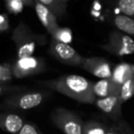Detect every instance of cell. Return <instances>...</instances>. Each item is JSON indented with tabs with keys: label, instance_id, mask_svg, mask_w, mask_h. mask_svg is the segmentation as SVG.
Masks as SVG:
<instances>
[{
	"label": "cell",
	"instance_id": "3",
	"mask_svg": "<svg viewBox=\"0 0 134 134\" xmlns=\"http://www.w3.org/2000/svg\"><path fill=\"white\" fill-rule=\"evenodd\" d=\"M50 95L48 90L21 91L8 95L4 99L3 104L7 108L13 109L29 110L40 106Z\"/></svg>",
	"mask_w": 134,
	"mask_h": 134
},
{
	"label": "cell",
	"instance_id": "2",
	"mask_svg": "<svg viewBox=\"0 0 134 134\" xmlns=\"http://www.w3.org/2000/svg\"><path fill=\"white\" fill-rule=\"evenodd\" d=\"M11 39L17 50L18 58L32 56L38 46L45 43V37L36 34L25 22H19L12 32Z\"/></svg>",
	"mask_w": 134,
	"mask_h": 134
},
{
	"label": "cell",
	"instance_id": "4",
	"mask_svg": "<svg viewBox=\"0 0 134 134\" xmlns=\"http://www.w3.org/2000/svg\"><path fill=\"white\" fill-rule=\"evenodd\" d=\"M51 120L64 134H83L84 121L75 112L58 108L51 114Z\"/></svg>",
	"mask_w": 134,
	"mask_h": 134
},
{
	"label": "cell",
	"instance_id": "10",
	"mask_svg": "<svg viewBox=\"0 0 134 134\" xmlns=\"http://www.w3.org/2000/svg\"><path fill=\"white\" fill-rule=\"evenodd\" d=\"M34 9H35L36 14H37L42 26L46 29L48 33L51 35L59 27L57 21V16L53 12L51 11L48 8H46L39 2H35Z\"/></svg>",
	"mask_w": 134,
	"mask_h": 134
},
{
	"label": "cell",
	"instance_id": "7",
	"mask_svg": "<svg viewBox=\"0 0 134 134\" xmlns=\"http://www.w3.org/2000/svg\"><path fill=\"white\" fill-rule=\"evenodd\" d=\"M49 52L56 60L69 66L81 67L85 58L69 44L59 42L53 39L51 40Z\"/></svg>",
	"mask_w": 134,
	"mask_h": 134
},
{
	"label": "cell",
	"instance_id": "18",
	"mask_svg": "<svg viewBox=\"0 0 134 134\" xmlns=\"http://www.w3.org/2000/svg\"><path fill=\"white\" fill-rule=\"evenodd\" d=\"M134 96V75L121 85L119 97L123 103L130 100Z\"/></svg>",
	"mask_w": 134,
	"mask_h": 134
},
{
	"label": "cell",
	"instance_id": "16",
	"mask_svg": "<svg viewBox=\"0 0 134 134\" xmlns=\"http://www.w3.org/2000/svg\"><path fill=\"white\" fill-rule=\"evenodd\" d=\"M52 39L59 41V42L66 43L70 44L73 41V31L71 29L67 28V27H61L59 26L52 34H51Z\"/></svg>",
	"mask_w": 134,
	"mask_h": 134
},
{
	"label": "cell",
	"instance_id": "26",
	"mask_svg": "<svg viewBox=\"0 0 134 134\" xmlns=\"http://www.w3.org/2000/svg\"><path fill=\"white\" fill-rule=\"evenodd\" d=\"M119 125H120L119 124V120L117 121V122H115L112 126L108 127L106 134H118L119 130Z\"/></svg>",
	"mask_w": 134,
	"mask_h": 134
},
{
	"label": "cell",
	"instance_id": "24",
	"mask_svg": "<svg viewBox=\"0 0 134 134\" xmlns=\"http://www.w3.org/2000/svg\"><path fill=\"white\" fill-rule=\"evenodd\" d=\"M119 130L118 134H134V131L132 130V129L130 128V126L123 119L119 120Z\"/></svg>",
	"mask_w": 134,
	"mask_h": 134
},
{
	"label": "cell",
	"instance_id": "14",
	"mask_svg": "<svg viewBox=\"0 0 134 134\" xmlns=\"http://www.w3.org/2000/svg\"><path fill=\"white\" fill-rule=\"evenodd\" d=\"M133 75L132 64H130L128 63H120L116 65L112 70L111 79L116 84L121 86Z\"/></svg>",
	"mask_w": 134,
	"mask_h": 134
},
{
	"label": "cell",
	"instance_id": "8",
	"mask_svg": "<svg viewBox=\"0 0 134 134\" xmlns=\"http://www.w3.org/2000/svg\"><path fill=\"white\" fill-rule=\"evenodd\" d=\"M81 68L100 79L111 78L112 67L109 62L101 57H85Z\"/></svg>",
	"mask_w": 134,
	"mask_h": 134
},
{
	"label": "cell",
	"instance_id": "28",
	"mask_svg": "<svg viewBox=\"0 0 134 134\" xmlns=\"http://www.w3.org/2000/svg\"><path fill=\"white\" fill-rule=\"evenodd\" d=\"M61 1H63V3H66V4H67V2H68L69 0H61Z\"/></svg>",
	"mask_w": 134,
	"mask_h": 134
},
{
	"label": "cell",
	"instance_id": "12",
	"mask_svg": "<svg viewBox=\"0 0 134 134\" xmlns=\"http://www.w3.org/2000/svg\"><path fill=\"white\" fill-rule=\"evenodd\" d=\"M121 86L116 84L111 78L101 79L93 84V92L97 98L119 96Z\"/></svg>",
	"mask_w": 134,
	"mask_h": 134
},
{
	"label": "cell",
	"instance_id": "25",
	"mask_svg": "<svg viewBox=\"0 0 134 134\" xmlns=\"http://www.w3.org/2000/svg\"><path fill=\"white\" fill-rule=\"evenodd\" d=\"M9 29V19L8 15L0 13V32H5Z\"/></svg>",
	"mask_w": 134,
	"mask_h": 134
},
{
	"label": "cell",
	"instance_id": "11",
	"mask_svg": "<svg viewBox=\"0 0 134 134\" xmlns=\"http://www.w3.org/2000/svg\"><path fill=\"white\" fill-rule=\"evenodd\" d=\"M24 123V119L17 114L0 112V129L4 131L19 134Z\"/></svg>",
	"mask_w": 134,
	"mask_h": 134
},
{
	"label": "cell",
	"instance_id": "27",
	"mask_svg": "<svg viewBox=\"0 0 134 134\" xmlns=\"http://www.w3.org/2000/svg\"><path fill=\"white\" fill-rule=\"evenodd\" d=\"M16 1H19V2L23 3L26 7H34V5H35L34 0H16Z\"/></svg>",
	"mask_w": 134,
	"mask_h": 134
},
{
	"label": "cell",
	"instance_id": "5",
	"mask_svg": "<svg viewBox=\"0 0 134 134\" xmlns=\"http://www.w3.org/2000/svg\"><path fill=\"white\" fill-rule=\"evenodd\" d=\"M100 47L106 52L119 57L130 55L134 53V40L130 36L115 30L109 33L108 41L100 45Z\"/></svg>",
	"mask_w": 134,
	"mask_h": 134
},
{
	"label": "cell",
	"instance_id": "22",
	"mask_svg": "<svg viewBox=\"0 0 134 134\" xmlns=\"http://www.w3.org/2000/svg\"><path fill=\"white\" fill-rule=\"evenodd\" d=\"M26 87L21 86H10V85L0 84V97L5 95H11L18 92L25 91Z\"/></svg>",
	"mask_w": 134,
	"mask_h": 134
},
{
	"label": "cell",
	"instance_id": "13",
	"mask_svg": "<svg viewBox=\"0 0 134 134\" xmlns=\"http://www.w3.org/2000/svg\"><path fill=\"white\" fill-rule=\"evenodd\" d=\"M112 24L114 25L118 30L130 36L134 37V19L129 16L119 14L115 15L111 19Z\"/></svg>",
	"mask_w": 134,
	"mask_h": 134
},
{
	"label": "cell",
	"instance_id": "21",
	"mask_svg": "<svg viewBox=\"0 0 134 134\" xmlns=\"http://www.w3.org/2000/svg\"><path fill=\"white\" fill-rule=\"evenodd\" d=\"M4 2L6 5L7 10L14 15H18V14L21 13L26 7L23 3L19 2V1H16V0H4Z\"/></svg>",
	"mask_w": 134,
	"mask_h": 134
},
{
	"label": "cell",
	"instance_id": "17",
	"mask_svg": "<svg viewBox=\"0 0 134 134\" xmlns=\"http://www.w3.org/2000/svg\"><path fill=\"white\" fill-rule=\"evenodd\" d=\"M108 127L96 120H88L84 123L83 134H106Z\"/></svg>",
	"mask_w": 134,
	"mask_h": 134
},
{
	"label": "cell",
	"instance_id": "9",
	"mask_svg": "<svg viewBox=\"0 0 134 134\" xmlns=\"http://www.w3.org/2000/svg\"><path fill=\"white\" fill-rule=\"evenodd\" d=\"M122 104L123 102L121 101L119 96H111L102 98H97L95 102L96 106L115 122L120 120L121 119Z\"/></svg>",
	"mask_w": 134,
	"mask_h": 134
},
{
	"label": "cell",
	"instance_id": "29",
	"mask_svg": "<svg viewBox=\"0 0 134 134\" xmlns=\"http://www.w3.org/2000/svg\"><path fill=\"white\" fill-rule=\"evenodd\" d=\"M132 71H133V74H134V64H132Z\"/></svg>",
	"mask_w": 134,
	"mask_h": 134
},
{
	"label": "cell",
	"instance_id": "15",
	"mask_svg": "<svg viewBox=\"0 0 134 134\" xmlns=\"http://www.w3.org/2000/svg\"><path fill=\"white\" fill-rule=\"evenodd\" d=\"M41 5L48 8L52 12H53L57 17H62L66 13V3H63L61 0H34Z\"/></svg>",
	"mask_w": 134,
	"mask_h": 134
},
{
	"label": "cell",
	"instance_id": "20",
	"mask_svg": "<svg viewBox=\"0 0 134 134\" xmlns=\"http://www.w3.org/2000/svg\"><path fill=\"white\" fill-rule=\"evenodd\" d=\"M117 6L123 15L134 18V0H118Z\"/></svg>",
	"mask_w": 134,
	"mask_h": 134
},
{
	"label": "cell",
	"instance_id": "6",
	"mask_svg": "<svg viewBox=\"0 0 134 134\" xmlns=\"http://www.w3.org/2000/svg\"><path fill=\"white\" fill-rule=\"evenodd\" d=\"M46 70V63L41 57L29 56L18 58L12 63V71L15 78H25L39 75Z\"/></svg>",
	"mask_w": 134,
	"mask_h": 134
},
{
	"label": "cell",
	"instance_id": "1",
	"mask_svg": "<svg viewBox=\"0 0 134 134\" xmlns=\"http://www.w3.org/2000/svg\"><path fill=\"white\" fill-rule=\"evenodd\" d=\"M39 84L77 102L95 104L97 100V97L93 92V83L81 75H62L58 78L40 81Z\"/></svg>",
	"mask_w": 134,
	"mask_h": 134
},
{
	"label": "cell",
	"instance_id": "23",
	"mask_svg": "<svg viewBox=\"0 0 134 134\" xmlns=\"http://www.w3.org/2000/svg\"><path fill=\"white\" fill-rule=\"evenodd\" d=\"M19 134H42L40 129L32 123H24Z\"/></svg>",
	"mask_w": 134,
	"mask_h": 134
},
{
	"label": "cell",
	"instance_id": "19",
	"mask_svg": "<svg viewBox=\"0 0 134 134\" xmlns=\"http://www.w3.org/2000/svg\"><path fill=\"white\" fill-rule=\"evenodd\" d=\"M14 78L12 64L9 63H0V84L8 85Z\"/></svg>",
	"mask_w": 134,
	"mask_h": 134
}]
</instances>
